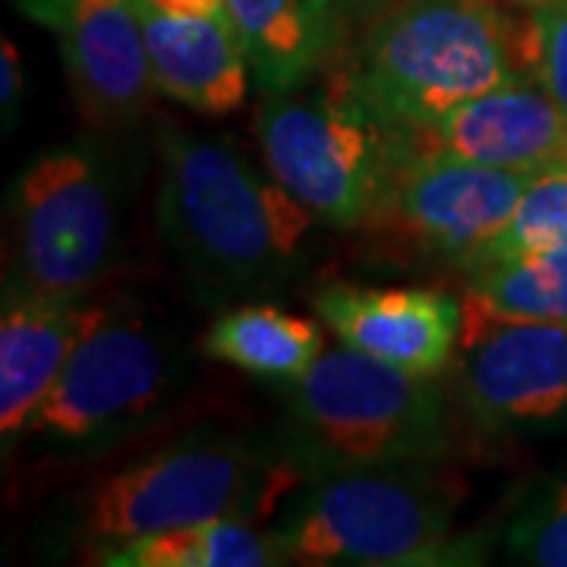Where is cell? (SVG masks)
<instances>
[{
    "label": "cell",
    "mask_w": 567,
    "mask_h": 567,
    "mask_svg": "<svg viewBox=\"0 0 567 567\" xmlns=\"http://www.w3.org/2000/svg\"><path fill=\"white\" fill-rule=\"evenodd\" d=\"M158 227L189 284L227 303L290 281L316 218L227 142L167 126Z\"/></svg>",
    "instance_id": "obj_1"
},
{
    "label": "cell",
    "mask_w": 567,
    "mask_h": 567,
    "mask_svg": "<svg viewBox=\"0 0 567 567\" xmlns=\"http://www.w3.org/2000/svg\"><path fill=\"white\" fill-rule=\"evenodd\" d=\"M505 3L398 0L341 44L328 73L388 126L423 130L527 73Z\"/></svg>",
    "instance_id": "obj_2"
},
{
    "label": "cell",
    "mask_w": 567,
    "mask_h": 567,
    "mask_svg": "<svg viewBox=\"0 0 567 567\" xmlns=\"http://www.w3.org/2000/svg\"><path fill=\"white\" fill-rule=\"evenodd\" d=\"M464 498L461 473L442 461L341 470L306 480L287 498L271 536L287 565H442L466 551V539L454 536Z\"/></svg>",
    "instance_id": "obj_3"
},
{
    "label": "cell",
    "mask_w": 567,
    "mask_h": 567,
    "mask_svg": "<svg viewBox=\"0 0 567 567\" xmlns=\"http://www.w3.org/2000/svg\"><path fill=\"white\" fill-rule=\"evenodd\" d=\"M306 480V470L284 442L193 435L121 466L89 488L73 533L92 558L164 529L224 517L259 524L275 507L287 505Z\"/></svg>",
    "instance_id": "obj_4"
},
{
    "label": "cell",
    "mask_w": 567,
    "mask_h": 567,
    "mask_svg": "<svg viewBox=\"0 0 567 567\" xmlns=\"http://www.w3.org/2000/svg\"><path fill=\"white\" fill-rule=\"evenodd\" d=\"M284 445L306 476L365 466L445 461L454 451L447 394L435 379L388 365L353 347H324L287 391Z\"/></svg>",
    "instance_id": "obj_5"
},
{
    "label": "cell",
    "mask_w": 567,
    "mask_h": 567,
    "mask_svg": "<svg viewBox=\"0 0 567 567\" xmlns=\"http://www.w3.org/2000/svg\"><path fill=\"white\" fill-rule=\"evenodd\" d=\"M256 140L268 174L328 227H365L385 199L406 130L382 123L328 70L293 92L262 95Z\"/></svg>",
    "instance_id": "obj_6"
},
{
    "label": "cell",
    "mask_w": 567,
    "mask_h": 567,
    "mask_svg": "<svg viewBox=\"0 0 567 567\" xmlns=\"http://www.w3.org/2000/svg\"><path fill=\"white\" fill-rule=\"evenodd\" d=\"M13 268L25 290L85 300L117 237V183L92 142H66L25 164L10 193Z\"/></svg>",
    "instance_id": "obj_7"
},
{
    "label": "cell",
    "mask_w": 567,
    "mask_h": 567,
    "mask_svg": "<svg viewBox=\"0 0 567 567\" xmlns=\"http://www.w3.org/2000/svg\"><path fill=\"white\" fill-rule=\"evenodd\" d=\"M174 379V350L158 328L123 306H95L22 439L54 451L114 445L164 404Z\"/></svg>",
    "instance_id": "obj_8"
},
{
    "label": "cell",
    "mask_w": 567,
    "mask_h": 567,
    "mask_svg": "<svg viewBox=\"0 0 567 567\" xmlns=\"http://www.w3.org/2000/svg\"><path fill=\"white\" fill-rule=\"evenodd\" d=\"M529 177L429 152L413 145L406 133L385 199L365 227L466 275L476 256L502 234Z\"/></svg>",
    "instance_id": "obj_9"
},
{
    "label": "cell",
    "mask_w": 567,
    "mask_h": 567,
    "mask_svg": "<svg viewBox=\"0 0 567 567\" xmlns=\"http://www.w3.org/2000/svg\"><path fill=\"white\" fill-rule=\"evenodd\" d=\"M454 391L486 435L567 423V324L495 319L464 303Z\"/></svg>",
    "instance_id": "obj_10"
},
{
    "label": "cell",
    "mask_w": 567,
    "mask_h": 567,
    "mask_svg": "<svg viewBox=\"0 0 567 567\" xmlns=\"http://www.w3.org/2000/svg\"><path fill=\"white\" fill-rule=\"evenodd\" d=\"M312 306L341 344L413 375L439 379L457 360L464 303L445 290L328 284Z\"/></svg>",
    "instance_id": "obj_11"
},
{
    "label": "cell",
    "mask_w": 567,
    "mask_h": 567,
    "mask_svg": "<svg viewBox=\"0 0 567 567\" xmlns=\"http://www.w3.org/2000/svg\"><path fill=\"white\" fill-rule=\"evenodd\" d=\"M51 32L82 121L104 130L140 121L158 89L136 0H80Z\"/></svg>",
    "instance_id": "obj_12"
},
{
    "label": "cell",
    "mask_w": 567,
    "mask_h": 567,
    "mask_svg": "<svg viewBox=\"0 0 567 567\" xmlns=\"http://www.w3.org/2000/svg\"><path fill=\"white\" fill-rule=\"evenodd\" d=\"M410 140L464 162L539 174L567 164V114L524 73L457 104L442 121L410 130Z\"/></svg>",
    "instance_id": "obj_13"
},
{
    "label": "cell",
    "mask_w": 567,
    "mask_h": 567,
    "mask_svg": "<svg viewBox=\"0 0 567 567\" xmlns=\"http://www.w3.org/2000/svg\"><path fill=\"white\" fill-rule=\"evenodd\" d=\"M85 300H63L3 281L0 306V439L17 447L92 319Z\"/></svg>",
    "instance_id": "obj_14"
},
{
    "label": "cell",
    "mask_w": 567,
    "mask_h": 567,
    "mask_svg": "<svg viewBox=\"0 0 567 567\" xmlns=\"http://www.w3.org/2000/svg\"><path fill=\"white\" fill-rule=\"evenodd\" d=\"M155 89L205 117L240 111L252 70L230 17H186L136 0Z\"/></svg>",
    "instance_id": "obj_15"
},
{
    "label": "cell",
    "mask_w": 567,
    "mask_h": 567,
    "mask_svg": "<svg viewBox=\"0 0 567 567\" xmlns=\"http://www.w3.org/2000/svg\"><path fill=\"white\" fill-rule=\"evenodd\" d=\"M227 13L262 95L322 76L344 41L334 0H227Z\"/></svg>",
    "instance_id": "obj_16"
},
{
    "label": "cell",
    "mask_w": 567,
    "mask_h": 567,
    "mask_svg": "<svg viewBox=\"0 0 567 567\" xmlns=\"http://www.w3.org/2000/svg\"><path fill=\"white\" fill-rule=\"evenodd\" d=\"M203 350L218 363L234 365L256 379L297 382L324 353L322 324L278 306L249 303L227 309L208 324Z\"/></svg>",
    "instance_id": "obj_17"
},
{
    "label": "cell",
    "mask_w": 567,
    "mask_h": 567,
    "mask_svg": "<svg viewBox=\"0 0 567 567\" xmlns=\"http://www.w3.org/2000/svg\"><path fill=\"white\" fill-rule=\"evenodd\" d=\"M107 567H275L287 565L271 529L256 520L224 517L196 527L164 529L104 548L89 558Z\"/></svg>",
    "instance_id": "obj_18"
},
{
    "label": "cell",
    "mask_w": 567,
    "mask_h": 567,
    "mask_svg": "<svg viewBox=\"0 0 567 567\" xmlns=\"http://www.w3.org/2000/svg\"><path fill=\"white\" fill-rule=\"evenodd\" d=\"M466 278L464 303L486 316L567 324V249L507 259Z\"/></svg>",
    "instance_id": "obj_19"
},
{
    "label": "cell",
    "mask_w": 567,
    "mask_h": 567,
    "mask_svg": "<svg viewBox=\"0 0 567 567\" xmlns=\"http://www.w3.org/2000/svg\"><path fill=\"white\" fill-rule=\"evenodd\" d=\"M567 249V164L533 174L502 234L476 256L466 275L533 252Z\"/></svg>",
    "instance_id": "obj_20"
},
{
    "label": "cell",
    "mask_w": 567,
    "mask_h": 567,
    "mask_svg": "<svg viewBox=\"0 0 567 567\" xmlns=\"http://www.w3.org/2000/svg\"><path fill=\"white\" fill-rule=\"evenodd\" d=\"M505 555L517 565L567 567V466L514 507L505 527Z\"/></svg>",
    "instance_id": "obj_21"
},
{
    "label": "cell",
    "mask_w": 567,
    "mask_h": 567,
    "mask_svg": "<svg viewBox=\"0 0 567 567\" xmlns=\"http://www.w3.org/2000/svg\"><path fill=\"white\" fill-rule=\"evenodd\" d=\"M520 54L529 80L567 114V0H551L527 10L520 25Z\"/></svg>",
    "instance_id": "obj_22"
},
{
    "label": "cell",
    "mask_w": 567,
    "mask_h": 567,
    "mask_svg": "<svg viewBox=\"0 0 567 567\" xmlns=\"http://www.w3.org/2000/svg\"><path fill=\"white\" fill-rule=\"evenodd\" d=\"M22 102V58L20 48L10 39H3L0 54V107H3V126L10 130L17 121V111Z\"/></svg>",
    "instance_id": "obj_23"
},
{
    "label": "cell",
    "mask_w": 567,
    "mask_h": 567,
    "mask_svg": "<svg viewBox=\"0 0 567 567\" xmlns=\"http://www.w3.org/2000/svg\"><path fill=\"white\" fill-rule=\"evenodd\" d=\"M338 3V17H341V32H344V41L350 35H357L363 25L382 17L388 7H394L398 0H334ZM341 41V44H344Z\"/></svg>",
    "instance_id": "obj_24"
},
{
    "label": "cell",
    "mask_w": 567,
    "mask_h": 567,
    "mask_svg": "<svg viewBox=\"0 0 567 567\" xmlns=\"http://www.w3.org/2000/svg\"><path fill=\"white\" fill-rule=\"evenodd\" d=\"M76 3H80V0H17V7H20L22 13H25L29 20L41 22L44 29H51V25L61 20L70 7H76Z\"/></svg>",
    "instance_id": "obj_25"
},
{
    "label": "cell",
    "mask_w": 567,
    "mask_h": 567,
    "mask_svg": "<svg viewBox=\"0 0 567 567\" xmlns=\"http://www.w3.org/2000/svg\"><path fill=\"white\" fill-rule=\"evenodd\" d=\"M158 10L186 13V17H230L227 0H152Z\"/></svg>",
    "instance_id": "obj_26"
},
{
    "label": "cell",
    "mask_w": 567,
    "mask_h": 567,
    "mask_svg": "<svg viewBox=\"0 0 567 567\" xmlns=\"http://www.w3.org/2000/svg\"><path fill=\"white\" fill-rule=\"evenodd\" d=\"M511 7H520V10H536V7H543V3H551V0H507Z\"/></svg>",
    "instance_id": "obj_27"
}]
</instances>
